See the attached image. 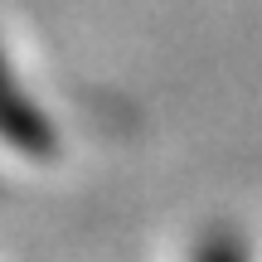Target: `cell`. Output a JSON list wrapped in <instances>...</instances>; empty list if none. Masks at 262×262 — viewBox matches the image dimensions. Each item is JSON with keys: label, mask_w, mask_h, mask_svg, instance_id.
I'll return each instance as SVG.
<instances>
[{"label": "cell", "mask_w": 262, "mask_h": 262, "mask_svg": "<svg viewBox=\"0 0 262 262\" xmlns=\"http://www.w3.org/2000/svg\"><path fill=\"white\" fill-rule=\"evenodd\" d=\"M194 262H248V253H243V243H238V238L209 233L204 243L194 248Z\"/></svg>", "instance_id": "7a4b0ae2"}, {"label": "cell", "mask_w": 262, "mask_h": 262, "mask_svg": "<svg viewBox=\"0 0 262 262\" xmlns=\"http://www.w3.org/2000/svg\"><path fill=\"white\" fill-rule=\"evenodd\" d=\"M0 146L15 150L25 160H54L58 156V126L44 107L34 102L25 83H19L15 63L0 49Z\"/></svg>", "instance_id": "6da1fadb"}]
</instances>
